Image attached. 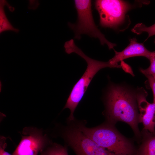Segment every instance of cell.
Here are the masks:
<instances>
[{
	"label": "cell",
	"mask_w": 155,
	"mask_h": 155,
	"mask_svg": "<svg viewBox=\"0 0 155 155\" xmlns=\"http://www.w3.org/2000/svg\"><path fill=\"white\" fill-rule=\"evenodd\" d=\"M22 139L12 155H38L53 142L42 131L33 127L24 128Z\"/></svg>",
	"instance_id": "cell-7"
},
{
	"label": "cell",
	"mask_w": 155,
	"mask_h": 155,
	"mask_svg": "<svg viewBox=\"0 0 155 155\" xmlns=\"http://www.w3.org/2000/svg\"><path fill=\"white\" fill-rule=\"evenodd\" d=\"M141 133L142 142L136 155H155V134L144 128Z\"/></svg>",
	"instance_id": "cell-10"
},
{
	"label": "cell",
	"mask_w": 155,
	"mask_h": 155,
	"mask_svg": "<svg viewBox=\"0 0 155 155\" xmlns=\"http://www.w3.org/2000/svg\"><path fill=\"white\" fill-rule=\"evenodd\" d=\"M130 42L128 45L121 51L117 52L114 50L115 55L109 60L112 64L118 65L119 62L132 57L142 56L148 59L151 52L146 48L143 43L138 42L135 38L130 39Z\"/></svg>",
	"instance_id": "cell-9"
},
{
	"label": "cell",
	"mask_w": 155,
	"mask_h": 155,
	"mask_svg": "<svg viewBox=\"0 0 155 155\" xmlns=\"http://www.w3.org/2000/svg\"><path fill=\"white\" fill-rule=\"evenodd\" d=\"M148 79L150 87L152 90L153 95V103L155 104V78L148 74L144 75Z\"/></svg>",
	"instance_id": "cell-15"
},
{
	"label": "cell",
	"mask_w": 155,
	"mask_h": 155,
	"mask_svg": "<svg viewBox=\"0 0 155 155\" xmlns=\"http://www.w3.org/2000/svg\"><path fill=\"white\" fill-rule=\"evenodd\" d=\"M154 43H155V40ZM148 59L150 62L149 67L145 69L140 68V70L144 75H149L155 78V51L151 52Z\"/></svg>",
	"instance_id": "cell-14"
},
{
	"label": "cell",
	"mask_w": 155,
	"mask_h": 155,
	"mask_svg": "<svg viewBox=\"0 0 155 155\" xmlns=\"http://www.w3.org/2000/svg\"><path fill=\"white\" fill-rule=\"evenodd\" d=\"M5 8L7 9L9 11L13 12L15 11V8L6 0H5Z\"/></svg>",
	"instance_id": "cell-18"
},
{
	"label": "cell",
	"mask_w": 155,
	"mask_h": 155,
	"mask_svg": "<svg viewBox=\"0 0 155 155\" xmlns=\"http://www.w3.org/2000/svg\"><path fill=\"white\" fill-rule=\"evenodd\" d=\"M5 0L0 1V33L7 32H17L19 30L12 24L6 13Z\"/></svg>",
	"instance_id": "cell-11"
},
{
	"label": "cell",
	"mask_w": 155,
	"mask_h": 155,
	"mask_svg": "<svg viewBox=\"0 0 155 155\" xmlns=\"http://www.w3.org/2000/svg\"><path fill=\"white\" fill-rule=\"evenodd\" d=\"M136 94L139 123H142L144 129L155 134V104L147 101V93L142 88L137 89Z\"/></svg>",
	"instance_id": "cell-8"
},
{
	"label": "cell",
	"mask_w": 155,
	"mask_h": 155,
	"mask_svg": "<svg viewBox=\"0 0 155 155\" xmlns=\"http://www.w3.org/2000/svg\"><path fill=\"white\" fill-rule=\"evenodd\" d=\"M6 138L1 136L0 137V155H11L5 150L7 144L6 142Z\"/></svg>",
	"instance_id": "cell-16"
},
{
	"label": "cell",
	"mask_w": 155,
	"mask_h": 155,
	"mask_svg": "<svg viewBox=\"0 0 155 155\" xmlns=\"http://www.w3.org/2000/svg\"><path fill=\"white\" fill-rule=\"evenodd\" d=\"M40 5V2L38 0H29L28 2V8L29 10H34L38 8Z\"/></svg>",
	"instance_id": "cell-17"
},
{
	"label": "cell",
	"mask_w": 155,
	"mask_h": 155,
	"mask_svg": "<svg viewBox=\"0 0 155 155\" xmlns=\"http://www.w3.org/2000/svg\"><path fill=\"white\" fill-rule=\"evenodd\" d=\"M131 31L137 34H140L144 32H147L148 36L146 41L150 37L155 35V24L150 26L147 27L142 23H138L134 27Z\"/></svg>",
	"instance_id": "cell-13"
},
{
	"label": "cell",
	"mask_w": 155,
	"mask_h": 155,
	"mask_svg": "<svg viewBox=\"0 0 155 155\" xmlns=\"http://www.w3.org/2000/svg\"><path fill=\"white\" fill-rule=\"evenodd\" d=\"M74 2L77 13V21L75 24L69 22L68 25L74 32L75 38L80 40L82 34H87L98 39L101 44H106L109 49H113L116 44L108 41L95 23L92 10V1L75 0Z\"/></svg>",
	"instance_id": "cell-4"
},
{
	"label": "cell",
	"mask_w": 155,
	"mask_h": 155,
	"mask_svg": "<svg viewBox=\"0 0 155 155\" xmlns=\"http://www.w3.org/2000/svg\"><path fill=\"white\" fill-rule=\"evenodd\" d=\"M62 135L66 145L76 155H115L84 134L78 127L75 119L68 121L63 130Z\"/></svg>",
	"instance_id": "cell-5"
},
{
	"label": "cell",
	"mask_w": 155,
	"mask_h": 155,
	"mask_svg": "<svg viewBox=\"0 0 155 155\" xmlns=\"http://www.w3.org/2000/svg\"><path fill=\"white\" fill-rule=\"evenodd\" d=\"M75 120L84 134L115 155H136L137 149L133 142L119 133L115 125L105 122L90 128L86 126V121Z\"/></svg>",
	"instance_id": "cell-2"
},
{
	"label": "cell",
	"mask_w": 155,
	"mask_h": 155,
	"mask_svg": "<svg viewBox=\"0 0 155 155\" xmlns=\"http://www.w3.org/2000/svg\"><path fill=\"white\" fill-rule=\"evenodd\" d=\"M64 46L66 53L77 54L85 60L87 64L85 72L73 86L63 108L64 109L68 108L69 109L70 113L67 120L68 121H72L75 119L73 114L76 108L96 74L100 70L104 68H120L121 66L119 65H114L109 61L107 62H103L90 57L76 45L73 39L66 42Z\"/></svg>",
	"instance_id": "cell-3"
},
{
	"label": "cell",
	"mask_w": 155,
	"mask_h": 155,
	"mask_svg": "<svg viewBox=\"0 0 155 155\" xmlns=\"http://www.w3.org/2000/svg\"><path fill=\"white\" fill-rule=\"evenodd\" d=\"M95 7L100 17V25L103 27L118 29L125 23L126 13L131 8L126 1L117 0H97Z\"/></svg>",
	"instance_id": "cell-6"
},
{
	"label": "cell",
	"mask_w": 155,
	"mask_h": 155,
	"mask_svg": "<svg viewBox=\"0 0 155 155\" xmlns=\"http://www.w3.org/2000/svg\"><path fill=\"white\" fill-rule=\"evenodd\" d=\"M68 146L52 143L41 153L40 155H68Z\"/></svg>",
	"instance_id": "cell-12"
},
{
	"label": "cell",
	"mask_w": 155,
	"mask_h": 155,
	"mask_svg": "<svg viewBox=\"0 0 155 155\" xmlns=\"http://www.w3.org/2000/svg\"><path fill=\"white\" fill-rule=\"evenodd\" d=\"M105 109L103 113L106 122L115 125L118 121L129 125L139 141L141 133L138 127L139 113L135 91L124 85L111 84L104 98Z\"/></svg>",
	"instance_id": "cell-1"
}]
</instances>
